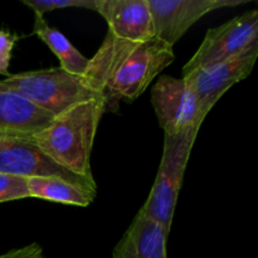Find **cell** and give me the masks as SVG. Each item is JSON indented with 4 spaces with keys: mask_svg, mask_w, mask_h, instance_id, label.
Listing matches in <instances>:
<instances>
[{
    "mask_svg": "<svg viewBox=\"0 0 258 258\" xmlns=\"http://www.w3.org/2000/svg\"><path fill=\"white\" fill-rule=\"evenodd\" d=\"M175 59L174 47L158 38L134 43L106 34L90 58L83 78L105 97L106 106L140 97L161 71Z\"/></svg>",
    "mask_w": 258,
    "mask_h": 258,
    "instance_id": "1",
    "label": "cell"
},
{
    "mask_svg": "<svg viewBox=\"0 0 258 258\" xmlns=\"http://www.w3.org/2000/svg\"><path fill=\"white\" fill-rule=\"evenodd\" d=\"M106 110L105 100L78 103L54 116L30 139L57 165L88 180H95L91 170V153Z\"/></svg>",
    "mask_w": 258,
    "mask_h": 258,
    "instance_id": "2",
    "label": "cell"
},
{
    "mask_svg": "<svg viewBox=\"0 0 258 258\" xmlns=\"http://www.w3.org/2000/svg\"><path fill=\"white\" fill-rule=\"evenodd\" d=\"M0 82L53 116L78 103L105 100L86 82L83 76L73 75L60 67L10 75Z\"/></svg>",
    "mask_w": 258,
    "mask_h": 258,
    "instance_id": "3",
    "label": "cell"
},
{
    "mask_svg": "<svg viewBox=\"0 0 258 258\" xmlns=\"http://www.w3.org/2000/svg\"><path fill=\"white\" fill-rule=\"evenodd\" d=\"M198 133L199 128L193 127L176 135H165L155 183L140 209L141 213L160 223L168 233H170L184 174Z\"/></svg>",
    "mask_w": 258,
    "mask_h": 258,
    "instance_id": "4",
    "label": "cell"
},
{
    "mask_svg": "<svg viewBox=\"0 0 258 258\" xmlns=\"http://www.w3.org/2000/svg\"><path fill=\"white\" fill-rule=\"evenodd\" d=\"M258 44V10H248L229 22L207 32L193 57L185 63L181 75L217 64L242 54Z\"/></svg>",
    "mask_w": 258,
    "mask_h": 258,
    "instance_id": "5",
    "label": "cell"
},
{
    "mask_svg": "<svg viewBox=\"0 0 258 258\" xmlns=\"http://www.w3.org/2000/svg\"><path fill=\"white\" fill-rule=\"evenodd\" d=\"M257 57L258 44L232 59L203 67L181 77L196 95L202 120L204 121L214 105L232 86L251 75Z\"/></svg>",
    "mask_w": 258,
    "mask_h": 258,
    "instance_id": "6",
    "label": "cell"
},
{
    "mask_svg": "<svg viewBox=\"0 0 258 258\" xmlns=\"http://www.w3.org/2000/svg\"><path fill=\"white\" fill-rule=\"evenodd\" d=\"M151 105L165 135L201 128L203 123L196 95L183 78L160 76L151 90Z\"/></svg>",
    "mask_w": 258,
    "mask_h": 258,
    "instance_id": "7",
    "label": "cell"
},
{
    "mask_svg": "<svg viewBox=\"0 0 258 258\" xmlns=\"http://www.w3.org/2000/svg\"><path fill=\"white\" fill-rule=\"evenodd\" d=\"M0 173L22 178H62L86 188L96 189L95 180H88L50 160L32 139L0 136Z\"/></svg>",
    "mask_w": 258,
    "mask_h": 258,
    "instance_id": "8",
    "label": "cell"
},
{
    "mask_svg": "<svg viewBox=\"0 0 258 258\" xmlns=\"http://www.w3.org/2000/svg\"><path fill=\"white\" fill-rule=\"evenodd\" d=\"M247 0H148L154 37L174 47L191 25L214 10L239 7Z\"/></svg>",
    "mask_w": 258,
    "mask_h": 258,
    "instance_id": "9",
    "label": "cell"
},
{
    "mask_svg": "<svg viewBox=\"0 0 258 258\" xmlns=\"http://www.w3.org/2000/svg\"><path fill=\"white\" fill-rule=\"evenodd\" d=\"M96 12L107 23V33L120 39L143 43L154 38L148 0H97Z\"/></svg>",
    "mask_w": 258,
    "mask_h": 258,
    "instance_id": "10",
    "label": "cell"
},
{
    "mask_svg": "<svg viewBox=\"0 0 258 258\" xmlns=\"http://www.w3.org/2000/svg\"><path fill=\"white\" fill-rule=\"evenodd\" d=\"M53 117L0 82V136L33 138Z\"/></svg>",
    "mask_w": 258,
    "mask_h": 258,
    "instance_id": "11",
    "label": "cell"
},
{
    "mask_svg": "<svg viewBox=\"0 0 258 258\" xmlns=\"http://www.w3.org/2000/svg\"><path fill=\"white\" fill-rule=\"evenodd\" d=\"M169 233L160 223L138 212L113 251V258H168Z\"/></svg>",
    "mask_w": 258,
    "mask_h": 258,
    "instance_id": "12",
    "label": "cell"
},
{
    "mask_svg": "<svg viewBox=\"0 0 258 258\" xmlns=\"http://www.w3.org/2000/svg\"><path fill=\"white\" fill-rule=\"evenodd\" d=\"M27 183L30 198L68 206L88 207L97 194L96 189L86 188L62 178H29Z\"/></svg>",
    "mask_w": 258,
    "mask_h": 258,
    "instance_id": "13",
    "label": "cell"
},
{
    "mask_svg": "<svg viewBox=\"0 0 258 258\" xmlns=\"http://www.w3.org/2000/svg\"><path fill=\"white\" fill-rule=\"evenodd\" d=\"M33 33L49 48L53 54L59 59L60 68L77 76L85 75L90 58L85 57L64 34L50 27L44 17L34 15Z\"/></svg>",
    "mask_w": 258,
    "mask_h": 258,
    "instance_id": "14",
    "label": "cell"
},
{
    "mask_svg": "<svg viewBox=\"0 0 258 258\" xmlns=\"http://www.w3.org/2000/svg\"><path fill=\"white\" fill-rule=\"evenodd\" d=\"M97 0H23V4L34 12V15L44 17L45 13L53 10L68 9V8H82L96 12Z\"/></svg>",
    "mask_w": 258,
    "mask_h": 258,
    "instance_id": "15",
    "label": "cell"
},
{
    "mask_svg": "<svg viewBox=\"0 0 258 258\" xmlns=\"http://www.w3.org/2000/svg\"><path fill=\"white\" fill-rule=\"evenodd\" d=\"M30 198L27 179L0 173V203Z\"/></svg>",
    "mask_w": 258,
    "mask_h": 258,
    "instance_id": "16",
    "label": "cell"
},
{
    "mask_svg": "<svg viewBox=\"0 0 258 258\" xmlns=\"http://www.w3.org/2000/svg\"><path fill=\"white\" fill-rule=\"evenodd\" d=\"M19 37L15 33L0 29V75L9 77V66L12 60L13 49Z\"/></svg>",
    "mask_w": 258,
    "mask_h": 258,
    "instance_id": "17",
    "label": "cell"
},
{
    "mask_svg": "<svg viewBox=\"0 0 258 258\" xmlns=\"http://www.w3.org/2000/svg\"><path fill=\"white\" fill-rule=\"evenodd\" d=\"M0 258H45L43 248L38 243H30L22 248L12 249L4 254H0Z\"/></svg>",
    "mask_w": 258,
    "mask_h": 258,
    "instance_id": "18",
    "label": "cell"
}]
</instances>
